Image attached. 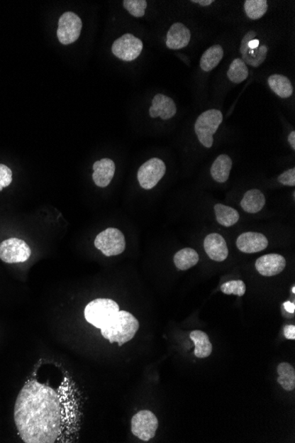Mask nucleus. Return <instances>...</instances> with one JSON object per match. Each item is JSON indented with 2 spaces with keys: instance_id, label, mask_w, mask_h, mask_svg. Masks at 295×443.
Masks as SVG:
<instances>
[{
  "instance_id": "obj_1",
  "label": "nucleus",
  "mask_w": 295,
  "mask_h": 443,
  "mask_svg": "<svg viewBox=\"0 0 295 443\" xmlns=\"http://www.w3.org/2000/svg\"><path fill=\"white\" fill-rule=\"evenodd\" d=\"M67 413L59 392L33 379L17 395L13 420L23 442L54 443L62 435Z\"/></svg>"
},
{
  "instance_id": "obj_2",
  "label": "nucleus",
  "mask_w": 295,
  "mask_h": 443,
  "mask_svg": "<svg viewBox=\"0 0 295 443\" xmlns=\"http://www.w3.org/2000/svg\"><path fill=\"white\" fill-rule=\"evenodd\" d=\"M138 319L130 312L120 311L109 324L101 330L104 339L109 340L111 344L118 343L121 347L135 337L139 329Z\"/></svg>"
},
{
  "instance_id": "obj_3",
  "label": "nucleus",
  "mask_w": 295,
  "mask_h": 443,
  "mask_svg": "<svg viewBox=\"0 0 295 443\" xmlns=\"http://www.w3.org/2000/svg\"><path fill=\"white\" fill-rule=\"evenodd\" d=\"M116 302L107 298H99L89 302L84 310L85 319L96 329H102L120 312Z\"/></svg>"
},
{
  "instance_id": "obj_4",
  "label": "nucleus",
  "mask_w": 295,
  "mask_h": 443,
  "mask_svg": "<svg viewBox=\"0 0 295 443\" xmlns=\"http://www.w3.org/2000/svg\"><path fill=\"white\" fill-rule=\"evenodd\" d=\"M222 121L223 114L221 111L216 109L204 111L197 118L195 131L201 145L206 148L212 147L214 141L213 136L217 132Z\"/></svg>"
},
{
  "instance_id": "obj_5",
  "label": "nucleus",
  "mask_w": 295,
  "mask_h": 443,
  "mask_svg": "<svg viewBox=\"0 0 295 443\" xmlns=\"http://www.w3.org/2000/svg\"><path fill=\"white\" fill-rule=\"evenodd\" d=\"M95 246L106 257L120 255L126 248L123 233L113 228L104 230L96 237Z\"/></svg>"
},
{
  "instance_id": "obj_6",
  "label": "nucleus",
  "mask_w": 295,
  "mask_h": 443,
  "mask_svg": "<svg viewBox=\"0 0 295 443\" xmlns=\"http://www.w3.org/2000/svg\"><path fill=\"white\" fill-rule=\"evenodd\" d=\"M30 256V248L23 240L9 239L0 244V259L6 264L26 262Z\"/></svg>"
},
{
  "instance_id": "obj_7",
  "label": "nucleus",
  "mask_w": 295,
  "mask_h": 443,
  "mask_svg": "<svg viewBox=\"0 0 295 443\" xmlns=\"http://www.w3.org/2000/svg\"><path fill=\"white\" fill-rule=\"evenodd\" d=\"M157 427V417L150 410H141L132 417V433L143 442H149L154 438Z\"/></svg>"
},
{
  "instance_id": "obj_8",
  "label": "nucleus",
  "mask_w": 295,
  "mask_h": 443,
  "mask_svg": "<svg viewBox=\"0 0 295 443\" xmlns=\"http://www.w3.org/2000/svg\"><path fill=\"white\" fill-rule=\"evenodd\" d=\"M82 21L77 13L66 12L59 20L57 35L59 41L64 45L73 44L80 38Z\"/></svg>"
},
{
  "instance_id": "obj_9",
  "label": "nucleus",
  "mask_w": 295,
  "mask_h": 443,
  "mask_svg": "<svg viewBox=\"0 0 295 443\" xmlns=\"http://www.w3.org/2000/svg\"><path fill=\"white\" fill-rule=\"evenodd\" d=\"M167 167L160 158H153L139 168L138 179L143 189L151 190L164 177Z\"/></svg>"
},
{
  "instance_id": "obj_10",
  "label": "nucleus",
  "mask_w": 295,
  "mask_h": 443,
  "mask_svg": "<svg viewBox=\"0 0 295 443\" xmlns=\"http://www.w3.org/2000/svg\"><path fill=\"white\" fill-rule=\"evenodd\" d=\"M143 49L141 39L132 34H125L111 46V52L118 59L124 61H132L138 59Z\"/></svg>"
},
{
  "instance_id": "obj_11",
  "label": "nucleus",
  "mask_w": 295,
  "mask_h": 443,
  "mask_svg": "<svg viewBox=\"0 0 295 443\" xmlns=\"http://www.w3.org/2000/svg\"><path fill=\"white\" fill-rule=\"evenodd\" d=\"M286 259L282 255L267 254L255 261V268L262 276L272 277L279 275L286 268Z\"/></svg>"
},
{
  "instance_id": "obj_12",
  "label": "nucleus",
  "mask_w": 295,
  "mask_h": 443,
  "mask_svg": "<svg viewBox=\"0 0 295 443\" xmlns=\"http://www.w3.org/2000/svg\"><path fill=\"white\" fill-rule=\"evenodd\" d=\"M268 239L262 234L246 232L242 234L237 239L236 246L239 251L244 253H255L265 251L268 247Z\"/></svg>"
},
{
  "instance_id": "obj_13",
  "label": "nucleus",
  "mask_w": 295,
  "mask_h": 443,
  "mask_svg": "<svg viewBox=\"0 0 295 443\" xmlns=\"http://www.w3.org/2000/svg\"><path fill=\"white\" fill-rule=\"evenodd\" d=\"M204 250L208 258L214 261L223 262L228 257V244L219 234H211L205 237Z\"/></svg>"
},
{
  "instance_id": "obj_14",
  "label": "nucleus",
  "mask_w": 295,
  "mask_h": 443,
  "mask_svg": "<svg viewBox=\"0 0 295 443\" xmlns=\"http://www.w3.org/2000/svg\"><path fill=\"white\" fill-rule=\"evenodd\" d=\"M177 113V107L174 100L163 94L154 97L152 106L150 108L151 118L160 117L162 120H169Z\"/></svg>"
},
{
  "instance_id": "obj_15",
  "label": "nucleus",
  "mask_w": 295,
  "mask_h": 443,
  "mask_svg": "<svg viewBox=\"0 0 295 443\" xmlns=\"http://www.w3.org/2000/svg\"><path fill=\"white\" fill-rule=\"evenodd\" d=\"M92 179L100 188H106L110 185L115 174V164L110 158L96 161L93 165Z\"/></svg>"
},
{
  "instance_id": "obj_16",
  "label": "nucleus",
  "mask_w": 295,
  "mask_h": 443,
  "mask_svg": "<svg viewBox=\"0 0 295 443\" xmlns=\"http://www.w3.org/2000/svg\"><path fill=\"white\" fill-rule=\"evenodd\" d=\"M190 39H191V33L189 28L184 24L174 23L167 32V46L171 50L185 48L187 45H189Z\"/></svg>"
},
{
  "instance_id": "obj_17",
  "label": "nucleus",
  "mask_w": 295,
  "mask_h": 443,
  "mask_svg": "<svg viewBox=\"0 0 295 443\" xmlns=\"http://www.w3.org/2000/svg\"><path fill=\"white\" fill-rule=\"evenodd\" d=\"M232 167L233 161L231 158L225 154L219 155L211 165V174L212 178L219 183L226 182L229 178Z\"/></svg>"
},
{
  "instance_id": "obj_18",
  "label": "nucleus",
  "mask_w": 295,
  "mask_h": 443,
  "mask_svg": "<svg viewBox=\"0 0 295 443\" xmlns=\"http://www.w3.org/2000/svg\"><path fill=\"white\" fill-rule=\"evenodd\" d=\"M265 197L259 190H248L240 201V207L248 214H257L265 205Z\"/></svg>"
},
{
  "instance_id": "obj_19",
  "label": "nucleus",
  "mask_w": 295,
  "mask_h": 443,
  "mask_svg": "<svg viewBox=\"0 0 295 443\" xmlns=\"http://www.w3.org/2000/svg\"><path fill=\"white\" fill-rule=\"evenodd\" d=\"M240 50L244 63L254 67H257L264 63L268 53V48L266 45H260L257 48L250 49L246 45L240 44Z\"/></svg>"
},
{
  "instance_id": "obj_20",
  "label": "nucleus",
  "mask_w": 295,
  "mask_h": 443,
  "mask_svg": "<svg viewBox=\"0 0 295 443\" xmlns=\"http://www.w3.org/2000/svg\"><path fill=\"white\" fill-rule=\"evenodd\" d=\"M268 84L276 95L289 99L293 95L294 88L289 78L282 75H272L268 79Z\"/></svg>"
},
{
  "instance_id": "obj_21",
  "label": "nucleus",
  "mask_w": 295,
  "mask_h": 443,
  "mask_svg": "<svg viewBox=\"0 0 295 443\" xmlns=\"http://www.w3.org/2000/svg\"><path fill=\"white\" fill-rule=\"evenodd\" d=\"M190 339L195 344V356L198 359H206L212 353V344L206 333L195 330L190 334Z\"/></svg>"
},
{
  "instance_id": "obj_22",
  "label": "nucleus",
  "mask_w": 295,
  "mask_h": 443,
  "mask_svg": "<svg viewBox=\"0 0 295 443\" xmlns=\"http://www.w3.org/2000/svg\"><path fill=\"white\" fill-rule=\"evenodd\" d=\"M224 56V50L221 45H212L211 48L205 50L201 58L200 66L205 72H211L218 67Z\"/></svg>"
},
{
  "instance_id": "obj_23",
  "label": "nucleus",
  "mask_w": 295,
  "mask_h": 443,
  "mask_svg": "<svg viewBox=\"0 0 295 443\" xmlns=\"http://www.w3.org/2000/svg\"><path fill=\"white\" fill-rule=\"evenodd\" d=\"M174 261L176 268L182 271H186L197 264L199 256L194 248H185L174 255Z\"/></svg>"
},
{
  "instance_id": "obj_24",
  "label": "nucleus",
  "mask_w": 295,
  "mask_h": 443,
  "mask_svg": "<svg viewBox=\"0 0 295 443\" xmlns=\"http://www.w3.org/2000/svg\"><path fill=\"white\" fill-rule=\"evenodd\" d=\"M216 219L219 224L226 226H232L239 222V212L232 207L226 205L217 204L214 207Z\"/></svg>"
},
{
  "instance_id": "obj_25",
  "label": "nucleus",
  "mask_w": 295,
  "mask_h": 443,
  "mask_svg": "<svg viewBox=\"0 0 295 443\" xmlns=\"http://www.w3.org/2000/svg\"><path fill=\"white\" fill-rule=\"evenodd\" d=\"M279 384L286 391H293L295 388V370L289 363H282L277 368Z\"/></svg>"
},
{
  "instance_id": "obj_26",
  "label": "nucleus",
  "mask_w": 295,
  "mask_h": 443,
  "mask_svg": "<svg viewBox=\"0 0 295 443\" xmlns=\"http://www.w3.org/2000/svg\"><path fill=\"white\" fill-rule=\"evenodd\" d=\"M228 77L233 84H240V82L246 80L248 77V70L247 65L244 63L242 59L233 60L230 65Z\"/></svg>"
},
{
  "instance_id": "obj_27",
  "label": "nucleus",
  "mask_w": 295,
  "mask_h": 443,
  "mask_svg": "<svg viewBox=\"0 0 295 443\" xmlns=\"http://www.w3.org/2000/svg\"><path fill=\"white\" fill-rule=\"evenodd\" d=\"M244 9L250 19L258 20L267 12L268 2L266 0H247L244 3Z\"/></svg>"
},
{
  "instance_id": "obj_28",
  "label": "nucleus",
  "mask_w": 295,
  "mask_h": 443,
  "mask_svg": "<svg viewBox=\"0 0 295 443\" xmlns=\"http://www.w3.org/2000/svg\"><path fill=\"white\" fill-rule=\"evenodd\" d=\"M147 5L145 0H125L123 1L125 9L131 16L138 18L145 16Z\"/></svg>"
},
{
  "instance_id": "obj_29",
  "label": "nucleus",
  "mask_w": 295,
  "mask_h": 443,
  "mask_svg": "<svg viewBox=\"0 0 295 443\" xmlns=\"http://www.w3.org/2000/svg\"><path fill=\"white\" fill-rule=\"evenodd\" d=\"M221 291L226 295H236L240 297L246 293V285L240 280H230L223 284Z\"/></svg>"
},
{
  "instance_id": "obj_30",
  "label": "nucleus",
  "mask_w": 295,
  "mask_h": 443,
  "mask_svg": "<svg viewBox=\"0 0 295 443\" xmlns=\"http://www.w3.org/2000/svg\"><path fill=\"white\" fill-rule=\"evenodd\" d=\"M13 182V172L6 165L0 164V192Z\"/></svg>"
},
{
  "instance_id": "obj_31",
  "label": "nucleus",
  "mask_w": 295,
  "mask_h": 443,
  "mask_svg": "<svg viewBox=\"0 0 295 443\" xmlns=\"http://www.w3.org/2000/svg\"><path fill=\"white\" fill-rule=\"evenodd\" d=\"M278 180L283 185L294 187L295 185V168H291L282 173Z\"/></svg>"
},
{
  "instance_id": "obj_32",
  "label": "nucleus",
  "mask_w": 295,
  "mask_h": 443,
  "mask_svg": "<svg viewBox=\"0 0 295 443\" xmlns=\"http://www.w3.org/2000/svg\"><path fill=\"white\" fill-rule=\"evenodd\" d=\"M284 336L287 340L295 339V327L294 325H287L284 327Z\"/></svg>"
},
{
  "instance_id": "obj_33",
  "label": "nucleus",
  "mask_w": 295,
  "mask_h": 443,
  "mask_svg": "<svg viewBox=\"0 0 295 443\" xmlns=\"http://www.w3.org/2000/svg\"><path fill=\"white\" fill-rule=\"evenodd\" d=\"M284 309L286 310L287 312L294 313L295 311V304L293 302L287 301L284 304Z\"/></svg>"
},
{
  "instance_id": "obj_34",
  "label": "nucleus",
  "mask_w": 295,
  "mask_h": 443,
  "mask_svg": "<svg viewBox=\"0 0 295 443\" xmlns=\"http://www.w3.org/2000/svg\"><path fill=\"white\" fill-rule=\"evenodd\" d=\"M191 2L199 4V5L203 6H208L214 3L213 0H192Z\"/></svg>"
},
{
  "instance_id": "obj_35",
  "label": "nucleus",
  "mask_w": 295,
  "mask_h": 443,
  "mask_svg": "<svg viewBox=\"0 0 295 443\" xmlns=\"http://www.w3.org/2000/svg\"><path fill=\"white\" fill-rule=\"evenodd\" d=\"M289 142L291 145V146H292L293 149H295V132L292 131L290 133V135L289 136Z\"/></svg>"
},
{
  "instance_id": "obj_36",
  "label": "nucleus",
  "mask_w": 295,
  "mask_h": 443,
  "mask_svg": "<svg viewBox=\"0 0 295 443\" xmlns=\"http://www.w3.org/2000/svg\"><path fill=\"white\" fill-rule=\"evenodd\" d=\"M292 292H293L294 294L295 293V287H294V286L292 288Z\"/></svg>"
}]
</instances>
